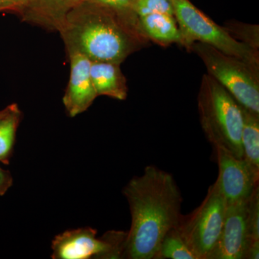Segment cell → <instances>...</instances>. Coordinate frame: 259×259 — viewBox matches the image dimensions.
I'll return each mask as SVG.
<instances>
[{
    "mask_svg": "<svg viewBox=\"0 0 259 259\" xmlns=\"http://www.w3.org/2000/svg\"><path fill=\"white\" fill-rule=\"evenodd\" d=\"M156 258L197 259L181 236L177 226L163 237Z\"/></svg>",
    "mask_w": 259,
    "mask_h": 259,
    "instance_id": "cell-16",
    "label": "cell"
},
{
    "mask_svg": "<svg viewBox=\"0 0 259 259\" xmlns=\"http://www.w3.org/2000/svg\"><path fill=\"white\" fill-rule=\"evenodd\" d=\"M223 28L238 41L255 50L259 49V27L241 22L231 21L225 24Z\"/></svg>",
    "mask_w": 259,
    "mask_h": 259,
    "instance_id": "cell-17",
    "label": "cell"
},
{
    "mask_svg": "<svg viewBox=\"0 0 259 259\" xmlns=\"http://www.w3.org/2000/svg\"><path fill=\"white\" fill-rule=\"evenodd\" d=\"M248 234L250 242L259 241V188L255 187L248 202Z\"/></svg>",
    "mask_w": 259,
    "mask_h": 259,
    "instance_id": "cell-19",
    "label": "cell"
},
{
    "mask_svg": "<svg viewBox=\"0 0 259 259\" xmlns=\"http://www.w3.org/2000/svg\"><path fill=\"white\" fill-rule=\"evenodd\" d=\"M68 52L70 76L63 102L70 117H74L86 111L98 96L90 76L92 61L77 51Z\"/></svg>",
    "mask_w": 259,
    "mask_h": 259,
    "instance_id": "cell-10",
    "label": "cell"
},
{
    "mask_svg": "<svg viewBox=\"0 0 259 259\" xmlns=\"http://www.w3.org/2000/svg\"><path fill=\"white\" fill-rule=\"evenodd\" d=\"M90 76L97 96L125 100L127 95V81L121 71L120 64L92 61Z\"/></svg>",
    "mask_w": 259,
    "mask_h": 259,
    "instance_id": "cell-12",
    "label": "cell"
},
{
    "mask_svg": "<svg viewBox=\"0 0 259 259\" xmlns=\"http://www.w3.org/2000/svg\"><path fill=\"white\" fill-rule=\"evenodd\" d=\"M175 17L188 50L194 42H201L244 61L259 69V51L238 41L223 26L214 23L190 0H172Z\"/></svg>",
    "mask_w": 259,
    "mask_h": 259,
    "instance_id": "cell-5",
    "label": "cell"
},
{
    "mask_svg": "<svg viewBox=\"0 0 259 259\" xmlns=\"http://www.w3.org/2000/svg\"><path fill=\"white\" fill-rule=\"evenodd\" d=\"M13 177L9 171L0 167V195H3L13 185Z\"/></svg>",
    "mask_w": 259,
    "mask_h": 259,
    "instance_id": "cell-21",
    "label": "cell"
},
{
    "mask_svg": "<svg viewBox=\"0 0 259 259\" xmlns=\"http://www.w3.org/2000/svg\"><path fill=\"white\" fill-rule=\"evenodd\" d=\"M140 25L151 41L166 47L173 44L185 46L183 36L175 15L153 13L139 17Z\"/></svg>",
    "mask_w": 259,
    "mask_h": 259,
    "instance_id": "cell-13",
    "label": "cell"
},
{
    "mask_svg": "<svg viewBox=\"0 0 259 259\" xmlns=\"http://www.w3.org/2000/svg\"><path fill=\"white\" fill-rule=\"evenodd\" d=\"M219 174L216 182L227 204L249 199L259 178L255 176L243 158L232 156L221 148H215Z\"/></svg>",
    "mask_w": 259,
    "mask_h": 259,
    "instance_id": "cell-8",
    "label": "cell"
},
{
    "mask_svg": "<svg viewBox=\"0 0 259 259\" xmlns=\"http://www.w3.org/2000/svg\"><path fill=\"white\" fill-rule=\"evenodd\" d=\"M127 233L109 231L97 237L93 228L69 230L53 240L54 259H117L122 258Z\"/></svg>",
    "mask_w": 259,
    "mask_h": 259,
    "instance_id": "cell-7",
    "label": "cell"
},
{
    "mask_svg": "<svg viewBox=\"0 0 259 259\" xmlns=\"http://www.w3.org/2000/svg\"><path fill=\"white\" fill-rule=\"evenodd\" d=\"M82 1L105 7L124 16H133V15H137L134 11L136 0H82Z\"/></svg>",
    "mask_w": 259,
    "mask_h": 259,
    "instance_id": "cell-20",
    "label": "cell"
},
{
    "mask_svg": "<svg viewBox=\"0 0 259 259\" xmlns=\"http://www.w3.org/2000/svg\"><path fill=\"white\" fill-rule=\"evenodd\" d=\"M59 31L68 51L81 53L91 61L121 64L150 42L137 15L124 16L85 1L70 12Z\"/></svg>",
    "mask_w": 259,
    "mask_h": 259,
    "instance_id": "cell-2",
    "label": "cell"
},
{
    "mask_svg": "<svg viewBox=\"0 0 259 259\" xmlns=\"http://www.w3.org/2000/svg\"><path fill=\"white\" fill-rule=\"evenodd\" d=\"M188 51L204 63L207 74L226 89L242 107L259 115V69L207 44L194 42Z\"/></svg>",
    "mask_w": 259,
    "mask_h": 259,
    "instance_id": "cell-4",
    "label": "cell"
},
{
    "mask_svg": "<svg viewBox=\"0 0 259 259\" xmlns=\"http://www.w3.org/2000/svg\"><path fill=\"white\" fill-rule=\"evenodd\" d=\"M258 256L259 241L250 242L247 249L245 259H258Z\"/></svg>",
    "mask_w": 259,
    "mask_h": 259,
    "instance_id": "cell-23",
    "label": "cell"
},
{
    "mask_svg": "<svg viewBox=\"0 0 259 259\" xmlns=\"http://www.w3.org/2000/svg\"><path fill=\"white\" fill-rule=\"evenodd\" d=\"M248 200L227 204L226 217L217 244L209 259H245L250 243Z\"/></svg>",
    "mask_w": 259,
    "mask_h": 259,
    "instance_id": "cell-9",
    "label": "cell"
},
{
    "mask_svg": "<svg viewBox=\"0 0 259 259\" xmlns=\"http://www.w3.org/2000/svg\"><path fill=\"white\" fill-rule=\"evenodd\" d=\"M242 107V106H241ZM243 123L241 135L243 159L259 178V115L242 107Z\"/></svg>",
    "mask_w": 259,
    "mask_h": 259,
    "instance_id": "cell-14",
    "label": "cell"
},
{
    "mask_svg": "<svg viewBox=\"0 0 259 259\" xmlns=\"http://www.w3.org/2000/svg\"><path fill=\"white\" fill-rule=\"evenodd\" d=\"M9 8L10 12L20 14L24 7L28 3V0H3Z\"/></svg>",
    "mask_w": 259,
    "mask_h": 259,
    "instance_id": "cell-22",
    "label": "cell"
},
{
    "mask_svg": "<svg viewBox=\"0 0 259 259\" xmlns=\"http://www.w3.org/2000/svg\"><path fill=\"white\" fill-rule=\"evenodd\" d=\"M131 226L126 236L122 258L154 259L163 237L177 226L182 197L171 174L148 166L124 187Z\"/></svg>",
    "mask_w": 259,
    "mask_h": 259,
    "instance_id": "cell-1",
    "label": "cell"
},
{
    "mask_svg": "<svg viewBox=\"0 0 259 259\" xmlns=\"http://www.w3.org/2000/svg\"><path fill=\"white\" fill-rule=\"evenodd\" d=\"M201 127L214 148L243 158L241 105L210 75L204 74L197 95Z\"/></svg>",
    "mask_w": 259,
    "mask_h": 259,
    "instance_id": "cell-3",
    "label": "cell"
},
{
    "mask_svg": "<svg viewBox=\"0 0 259 259\" xmlns=\"http://www.w3.org/2000/svg\"><path fill=\"white\" fill-rule=\"evenodd\" d=\"M5 11H10L9 8L3 0H0V13Z\"/></svg>",
    "mask_w": 259,
    "mask_h": 259,
    "instance_id": "cell-24",
    "label": "cell"
},
{
    "mask_svg": "<svg viewBox=\"0 0 259 259\" xmlns=\"http://www.w3.org/2000/svg\"><path fill=\"white\" fill-rule=\"evenodd\" d=\"M20 120L21 112L15 104L0 111V162L9 161Z\"/></svg>",
    "mask_w": 259,
    "mask_h": 259,
    "instance_id": "cell-15",
    "label": "cell"
},
{
    "mask_svg": "<svg viewBox=\"0 0 259 259\" xmlns=\"http://www.w3.org/2000/svg\"><path fill=\"white\" fill-rule=\"evenodd\" d=\"M134 11L139 17L153 13L175 15L172 0H136Z\"/></svg>",
    "mask_w": 259,
    "mask_h": 259,
    "instance_id": "cell-18",
    "label": "cell"
},
{
    "mask_svg": "<svg viewBox=\"0 0 259 259\" xmlns=\"http://www.w3.org/2000/svg\"><path fill=\"white\" fill-rule=\"evenodd\" d=\"M82 0H28L21 13L24 20L60 30L66 17Z\"/></svg>",
    "mask_w": 259,
    "mask_h": 259,
    "instance_id": "cell-11",
    "label": "cell"
},
{
    "mask_svg": "<svg viewBox=\"0 0 259 259\" xmlns=\"http://www.w3.org/2000/svg\"><path fill=\"white\" fill-rule=\"evenodd\" d=\"M226 208V199L215 181L200 205L188 215L181 216L177 228L197 259H209L221 236Z\"/></svg>",
    "mask_w": 259,
    "mask_h": 259,
    "instance_id": "cell-6",
    "label": "cell"
}]
</instances>
